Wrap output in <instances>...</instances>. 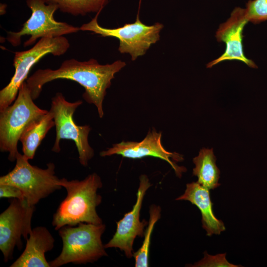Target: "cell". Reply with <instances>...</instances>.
Instances as JSON below:
<instances>
[{
  "label": "cell",
  "mask_w": 267,
  "mask_h": 267,
  "mask_svg": "<svg viewBox=\"0 0 267 267\" xmlns=\"http://www.w3.org/2000/svg\"><path fill=\"white\" fill-rule=\"evenodd\" d=\"M126 65L120 60L102 65L93 58L84 61L72 58L64 61L56 69H38L26 82L35 100L39 96L44 85L48 82L57 79L75 81L84 87L83 98L96 106L99 117L102 118L106 90L110 87L115 75Z\"/></svg>",
  "instance_id": "obj_1"
},
{
  "label": "cell",
  "mask_w": 267,
  "mask_h": 267,
  "mask_svg": "<svg viewBox=\"0 0 267 267\" xmlns=\"http://www.w3.org/2000/svg\"><path fill=\"white\" fill-rule=\"evenodd\" d=\"M59 183L66 189L67 194L53 216L52 224L56 230L81 222L102 223L96 212L102 201L97 191L102 186L101 179L97 174H90L82 180L62 178Z\"/></svg>",
  "instance_id": "obj_2"
},
{
  "label": "cell",
  "mask_w": 267,
  "mask_h": 267,
  "mask_svg": "<svg viewBox=\"0 0 267 267\" xmlns=\"http://www.w3.org/2000/svg\"><path fill=\"white\" fill-rule=\"evenodd\" d=\"M103 223L95 224L81 222L77 226L66 225L58 230L62 240L60 254L49 262L50 267H59L68 263L86 264L107 256L101 236L105 230Z\"/></svg>",
  "instance_id": "obj_3"
},
{
  "label": "cell",
  "mask_w": 267,
  "mask_h": 267,
  "mask_svg": "<svg viewBox=\"0 0 267 267\" xmlns=\"http://www.w3.org/2000/svg\"><path fill=\"white\" fill-rule=\"evenodd\" d=\"M48 111L35 104L26 82H24L13 104L0 111V149L8 153L10 161H16L18 142L24 130Z\"/></svg>",
  "instance_id": "obj_4"
},
{
  "label": "cell",
  "mask_w": 267,
  "mask_h": 267,
  "mask_svg": "<svg viewBox=\"0 0 267 267\" xmlns=\"http://www.w3.org/2000/svg\"><path fill=\"white\" fill-rule=\"evenodd\" d=\"M23 154L18 152L14 168L0 177V184H9L22 192L28 203L35 206L39 202L62 187L55 175V165L47 164L46 169L31 165Z\"/></svg>",
  "instance_id": "obj_5"
},
{
  "label": "cell",
  "mask_w": 267,
  "mask_h": 267,
  "mask_svg": "<svg viewBox=\"0 0 267 267\" xmlns=\"http://www.w3.org/2000/svg\"><path fill=\"white\" fill-rule=\"evenodd\" d=\"M26 3L32 11L30 17L19 31L7 32L6 40L13 46L21 44L24 36H30L24 43V47H27L39 39L61 37L80 30L79 27L55 20L54 14L58 9L55 4L47 3L44 0H27Z\"/></svg>",
  "instance_id": "obj_6"
},
{
  "label": "cell",
  "mask_w": 267,
  "mask_h": 267,
  "mask_svg": "<svg viewBox=\"0 0 267 267\" xmlns=\"http://www.w3.org/2000/svg\"><path fill=\"white\" fill-rule=\"evenodd\" d=\"M101 11L89 22L83 24L80 30L90 31L102 37H112L118 39V50L121 53H129L132 60L144 55L152 44L160 40V32L164 25L159 22L150 26L143 24L137 15L134 23H128L117 28L110 29L100 26L97 21Z\"/></svg>",
  "instance_id": "obj_7"
},
{
  "label": "cell",
  "mask_w": 267,
  "mask_h": 267,
  "mask_svg": "<svg viewBox=\"0 0 267 267\" xmlns=\"http://www.w3.org/2000/svg\"><path fill=\"white\" fill-rule=\"evenodd\" d=\"M69 47L70 43L64 36L46 37L39 39L28 50L15 52L13 58L15 72L8 84L0 91V111L15 100L20 86L26 81L31 68L36 63L48 54L63 55Z\"/></svg>",
  "instance_id": "obj_8"
},
{
  "label": "cell",
  "mask_w": 267,
  "mask_h": 267,
  "mask_svg": "<svg viewBox=\"0 0 267 267\" xmlns=\"http://www.w3.org/2000/svg\"><path fill=\"white\" fill-rule=\"evenodd\" d=\"M83 103L82 100L67 101L62 93L57 92L52 97L50 110L54 115L56 138L52 151L59 153L61 139L73 140L76 146L80 164L86 167L94 156V150L90 146L88 136L90 131L89 125L79 126L73 118L77 108Z\"/></svg>",
  "instance_id": "obj_9"
},
{
  "label": "cell",
  "mask_w": 267,
  "mask_h": 267,
  "mask_svg": "<svg viewBox=\"0 0 267 267\" xmlns=\"http://www.w3.org/2000/svg\"><path fill=\"white\" fill-rule=\"evenodd\" d=\"M8 207L0 215V250L4 261L12 258L14 248L21 250L22 237L27 240L32 231L31 220L35 206L26 200L11 198Z\"/></svg>",
  "instance_id": "obj_10"
},
{
  "label": "cell",
  "mask_w": 267,
  "mask_h": 267,
  "mask_svg": "<svg viewBox=\"0 0 267 267\" xmlns=\"http://www.w3.org/2000/svg\"><path fill=\"white\" fill-rule=\"evenodd\" d=\"M162 133L154 129L150 130L145 138L139 142L122 141L114 144L112 147L100 153L101 157L117 154L131 159H140L151 156L168 162L174 169L176 175L180 178L186 171L184 167H179L176 162L183 160L182 155L167 151L162 144Z\"/></svg>",
  "instance_id": "obj_11"
},
{
  "label": "cell",
  "mask_w": 267,
  "mask_h": 267,
  "mask_svg": "<svg viewBox=\"0 0 267 267\" xmlns=\"http://www.w3.org/2000/svg\"><path fill=\"white\" fill-rule=\"evenodd\" d=\"M151 186L149 178L145 175L139 177V184L136 193V201L132 210L124 215V217L116 222V231L113 237L104 245L105 248H119L124 252L126 257H133V245L137 236L142 237L144 228L148 222L140 220V212L143 200L148 189Z\"/></svg>",
  "instance_id": "obj_12"
},
{
  "label": "cell",
  "mask_w": 267,
  "mask_h": 267,
  "mask_svg": "<svg viewBox=\"0 0 267 267\" xmlns=\"http://www.w3.org/2000/svg\"><path fill=\"white\" fill-rule=\"evenodd\" d=\"M248 22L245 9L239 7L235 8L230 17L220 25L216 33L218 42L225 43V51L219 57L208 63L207 68H211L224 61L233 60L243 62L251 68H257L254 62L247 58L243 52V31Z\"/></svg>",
  "instance_id": "obj_13"
},
{
  "label": "cell",
  "mask_w": 267,
  "mask_h": 267,
  "mask_svg": "<svg viewBox=\"0 0 267 267\" xmlns=\"http://www.w3.org/2000/svg\"><path fill=\"white\" fill-rule=\"evenodd\" d=\"M26 241L23 253L10 267H50L45 254L53 249L55 240L47 228L39 226L32 229Z\"/></svg>",
  "instance_id": "obj_14"
},
{
  "label": "cell",
  "mask_w": 267,
  "mask_h": 267,
  "mask_svg": "<svg viewBox=\"0 0 267 267\" xmlns=\"http://www.w3.org/2000/svg\"><path fill=\"white\" fill-rule=\"evenodd\" d=\"M208 189L197 182L186 184L184 193L176 198V200H186L195 205L200 211L203 228L207 235L220 234L225 230L223 222L218 219L213 210V203Z\"/></svg>",
  "instance_id": "obj_15"
},
{
  "label": "cell",
  "mask_w": 267,
  "mask_h": 267,
  "mask_svg": "<svg viewBox=\"0 0 267 267\" xmlns=\"http://www.w3.org/2000/svg\"><path fill=\"white\" fill-rule=\"evenodd\" d=\"M53 118V114L49 110L45 114L31 122L23 132L19 141L22 145L23 154L28 159L34 158L43 139L55 126Z\"/></svg>",
  "instance_id": "obj_16"
},
{
  "label": "cell",
  "mask_w": 267,
  "mask_h": 267,
  "mask_svg": "<svg viewBox=\"0 0 267 267\" xmlns=\"http://www.w3.org/2000/svg\"><path fill=\"white\" fill-rule=\"evenodd\" d=\"M216 158L213 149L203 148L197 156L193 159L195 165L193 175L198 178L197 182L209 190L219 186L220 172L216 164Z\"/></svg>",
  "instance_id": "obj_17"
},
{
  "label": "cell",
  "mask_w": 267,
  "mask_h": 267,
  "mask_svg": "<svg viewBox=\"0 0 267 267\" xmlns=\"http://www.w3.org/2000/svg\"><path fill=\"white\" fill-rule=\"evenodd\" d=\"M47 3L54 4L63 12L74 16L85 15L90 12H98L109 0H44Z\"/></svg>",
  "instance_id": "obj_18"
},
{
  "label": "cell",
  "mask_w": 267,
  "mask_h": 267,
  "mask_svg": "<svg viewBox=\"0 0 267 267\" xmlns=\"http://www.w3.org/2000/svg\"><path fill=\"white\" fill-rule=\"evenodd\" d=\"M149 219L147 228L144 231V238L140 248L134 252L133 257L135 260V267L149 266V253L152 233L156 223L160 219L161 209L158 205L153 204L149 208Z\"/></svg>",
  "instance_id": "obj_19"
},
{
  "label": "cell",
  "mask_w": 267,
  "mask_h": 267,
  "mask_svg": "<svg viewBox=\"0 0 267 267\" xmlns=\"http://www.w3.org/2000/svg\"><path fill=\"white\" fill-rule=\"evenodd\" d=\"M246 17L248 22L258 24L267 20V0H250L246 4Z\"/></svg>",
  "instance_id": "obj_20"
},
{
  "label": "cell",
  "mask_w": 267,
  "mask_h": 267,
  "mask_svg": "<svg viewBox=\"0 0 267 267\" xmlns=\"http://www.w3.org/2000/svg\"><path fill=\"white\" fill-rule=\"evenodd\" d=\"M204 258L200 261L195 263L192 267H237L229 263L226 259V253L219 254L215 256L209 255L205 252Z\"/></svg>",
  "instance_id": "obj_21"
},
{
  "label": "cell",
  "mask_w": 267,
  "mask_h": 267,
  "mask_svg": "<svg viewBox=\"0 0 267 267\" xmlns=\"http://www.w3.org/2000/svg\"><path fill=\"white\" fill-rule=\"evenodd\" d=\"M0 197L25 199L24 195L20 189L9 184H0Z\"/></svg>",
  "instance_id": "obj_22"
}]
</instances>
